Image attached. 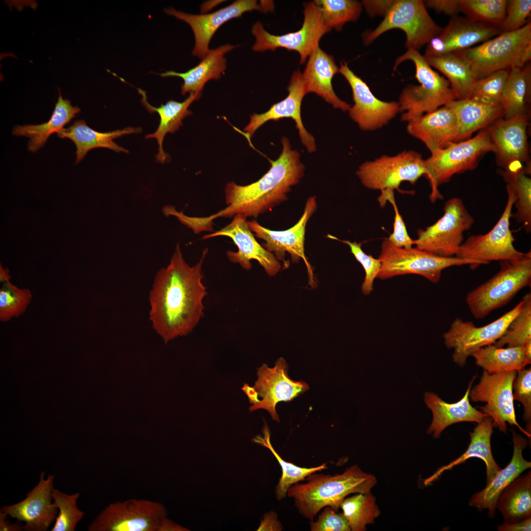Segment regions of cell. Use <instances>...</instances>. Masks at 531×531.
I'll list each match as a JSON object with an SVG mask.
<instances>
[{
  "label": "cell",
  "mask_w": 531,
  "mask_h": 531,
  "mask_svg": "<svg viewBox=\"0 0 531 531\" xmlns=\"http://www.w3.org/2000/svg\"><path fill=\"white\" fill-rule=\"evenodd\" d=\"M207 252L191 266L183 259L178 243L169 265L156 273L149 293V320L165 343L188 334L204 315L207 294L202 282V266Z\"/></svg>",
  "instance_id": "obj_1"
},
{
  "label": "cell",
  "mask_w": 531,
  "mask_h": 531,
  "mask_svg": "<svg viewBox=\"0 0 531 531\" xmlns=\"http://www.w3.org/2000/svg\"><path fill=\"white\" fill-rule=\"evenodd\" d=\"M282 150L278 158L269 160V170L257 181L246 185L234 182L227 184L225 189L227 206L206 217H189L188 228L194 233L213 230V221L217 218H231L237 214L255 218L271 210L287 200L293 186L303 177L304 166L300 153L292 148L288 139L281 140Z\"/></svg>",
  "instance_id": "obj_2"
},
{
  "label": "cell",
  "mask_w": 531,
  "mask_h": 531,
  "mask_svg": "<svg viewBox=\"0 0 531 531\" xmlns=\"http://www.w3.org/2000/svg\"><path fill=\"white\" fill-rule=\"evenodd\" d=\"M316 472L306 477V483L292 485L287 494L293 499L299 513L311 521L326 506L338 511L348 495L370 492L377 483L375 476L357 465L333 475Z\"/></svg>",
  "instance_id": "obj_3"
},
{
  "label": "cell",
  "mask_w": 531,
  "mask_h": 531,
  "mask_svg": "<svg viewBox=\"0 0 531 531\" xmlns=\"http://www.w3.org/2000/svg\"><path fill=\"white\" fill-rule=\"evenodd\" d=\"M406 60L413 63L418 84L407 85L399 95L398 103L402 121L408 123L456 100L448 81L432 69L418 50L408 49L396 59L394 69Z\"/></svg>",
  "instance_id": "obj_4"
},
{
  "label": "cell",
  "mask_w": 531,
  "mask_h": 531,
  "mask_svg": "<svg viewBox=\"0 0 531 531\" xmlns=\"http://www.w3.org/2000/svg\"><path fill=\"white\" fill-rule=\"evenodd\" d=\"M455 53L468 62L477 80L500 70L524 67L531 59V23Z\"/></svg>",
  "instance_id": "obj_5"
},
{
  "label": "cell",
  "mask_w": 531,
  "mask_h": 531,
  "mask_svg": "<svg viewBox=\"0 0 531 531\" xmlns=\"http://www.w3.org/2000/svg\"><path fill=\"white\" fill-rule=\"evenodd\" d=\"M500 270L469 292L466 301L476 319L505 305L523 288L531 285V252L519 259L500 261Z\"/></svg>",
  "instance_id": "obj_6"
},
{
  "label": "cell",
  "mask_w": 531,
  "mask_h": 531,
  "mask_svg": "<svg viewBox=\"0 0 531 531\" xmlns=\"http://www.w3.org/2000/svg\"><path fill=\"white\" fill-rule=\"evenodd\" d=\"M488 152H495L488 127L474 137L452 143L442 149L431 152L425 159V177L431 188L430 201L434 203L442 199L438 190L441 184L449 181L455 174L473 169L478 160Z\"/></svg>",
  "instance_id": "obj_7"
},
{
  "label": "cell",
  "mask_w": 531,
  "mask_h": 531,
  "mask_svg": "<svg viewBox=\"0 0 531 531\" xmlns=\"http://www.w3.org/2000/svg\"><path fill=\"white\" fill-rule=\"evenodd\" d=\"M378 259L381 263V268L378 278L385 280L401 275L415 274L434 283L439 282L442 271L446 268L469 265L474 268L484 265L478 261L457 256H438L416 247H398L388 238L383 241Z\"/></svg>",
  "instance_id": "obj_8"
},
{
  "label": "cell",
  "mask_w": 531,
  "mask_h": 531,
  "mask_svg": "<svg viewBox=\"0 0 531 531\" xmlns=\"http://www.w3.org/2000/svg\"><path fill=\"white\" fill-rule=\"evenodd\" d=\"M398 29L406 36V47L418 50L441 33V28L429 14L421 0H396L382 22L363 35L369 45L385 32Z\"/></svg>",
  "instance_id": "obj_9"
},
{
  "label": "cell",
  "mask_w": 531,
  "mask_h": 531,
  "mask_svg": "<svg viewBox=\"0 0 531 531\" xmlns=\"http://www.w3.org/2000/svg\"><path fill=\"white\" fill-rule=\"evenodd\" d=\"M443 210V215L435 223L418 230L414 245L438 256H456L464 242L465 232L472 228L474 220L458 197L448 199Z\"/></svg>",
  "instance_id": "obj_10"
},
{
  "label": "cell",
  "mask_w": 531,
  "mask_h": 531,
  "mask_svg": "<svg viewBox=\"0 0 531 531\" xmlns=\"http://www.w3.org/2000/svg\"><path fill=\"white\" fill-rule=\"evenodd\" d=\"M426 173L425 159L418 152L405 150L393 156L383 155L361 164L356 172L362 185L381 191L399 189L402 182L414 184Z\"/></svg>",
  "instance_id": "obj_11"
},
{
  "label": "cell",
  "mask_w": 531,
  "mask_h": 531,
  "mask_svg": "<svg viewBox=\"0 0 531 531\" xmlns=\"http://www.w3.org/2000/svg\"><path fill=\"white\" fill-rule=\"evenodd\" d=\"M506 191L508 199L506 206L495 226L484 235L468 237L456 256L478 261L486 265L491 261L517 259L525 255V253L515 248V239L510 229V219L516 195L508 184L506 185Z\"/></svg>",
  "instance_id": "obj_12"
},
{
  "label": "cell",
  "mask_w": 531,
  "mask_h": 531,
  "mask_svg": "<svg viewBox=\"0 0 531 531\" xmlns=\"http://www.w3.org/2000/svg\"><path fill=\"white\" fill-rule=\"evenodd\" d=\"M517 371L489 373L484 370L480 381L469 392L471 401L484 402L480 411L493 420L494 427L503 432L507 430L506 422L517 426L528 438L531 435L518 423L513 397V384Z\"/></svg>",
  "instance_id": "obj_13"
},
{
  "label": "cell",
  "mask_w": 531,
  "mask_h": 531,
  "mask_svg": "<svg viewBox=\"0 0 531 531\" xmlns=\"http://www.w3.org/2000/svg\"><path fill=\"white\" fill-rule=\"evenodd\" d=\"M329 31L317 5L314 1H309L304 3L303 23L296 31L273 35L266 31L260 22L255 23L251 30L256 39L252 49L259 52L283 48L295 51L300 55V63L303 64L319 46L322 36Z\"/></svg>",
  "instance_id": "obj_14"
},
{
  "label": "cell",
  "mask_w": 531,
  "mask_h": 531,
  "mask_svg": "<svg viewBox=\"0 0 531 531\" xmlns=\"http://www.w3.org/2000/svg\"><path fill=\"white\" fill-rule=\"evenodd\" d=\"M160 502L130 499L110 503L88 525L89 531H157L167 516Z\"/></svg>",
  "instance_id": "obj_15"
},
{
  "label": "cell",
  "mask_w": 531,
  "mask_h": 531,
  "mask_svg": "<svg viewBox=\"0 0 531 531\" xmlns=\"http://www.w3.org/2000/svg\"><path fill=\"white\" fill-rule=\"evenodd\" d=\"M524 300L513 309L487 325L476 326L471 321L456 318L443 334L444 344L453 350V361L460 367L466 365L467 358L479 349L494 343L504 333L508 325L521 310Z\"/></svg>",
  "instance_id": "obj_16"
},
{
  "label": "cell",
  "mask_w": 531,
  "mask_h": 531,
  "mask_svg": "<svg viewBox=\"0 0 531 531\" xmlns=\"http://www.w3.org/2000/svg\"><path fill=\"white\" fill-rule=\"evenodd\" d=\"M529 114L501 118L488 127L498 164L504 171L530 174L527 130Z\"/></svg>",
  "instance_id": "obj_17"
},
{
  "label": "cell",
  "mask_w": 531,
  "mask_h": 531,
  "mask_svg": "<svg viewBox=\"0 0 531 531\" xmlns=\"http://www.w3.org/2000/svg\"><path fill=\"white\" fill-rule=\"evenodd\" d=\"M272 1L238 0L232 4L209 14H192L177 11L173 7L165 8L168 15L187 23L191 27L195 37L194 56L203 59L209 51L208 45L213 35L224 23L235 18L240 17L247 11L253 10L266 12L273 9Z\"/></svg>",
  "instance_id": "obj_18"
},
{
  "label": "cell",
  "mask_w": 531,
  "mask_h": 531,
  "mask_svg": "<svg viewBox=\"0 0 531 531\" xmlns=\"http://www.w3.org/2000/svg\"><path fill=\"white\" fill-rule=\"evenodd\" d=\"M315 196L310 197L306 201L303 213L298 222L291 228L283 231H274L266 228L256 220L247 221L248 225L259 238L265 243L263 246L272 253L276 259L285 261L286 253L290 254L293 262H298L302 259L307 267L309 284L316 285L312 267L305 257L304 240L306 226L310 218L317 209Z\"/></svg>",
  "instance_id": "obj_19"
},
{
  "label": "cell",
  "mask_w": 531,
  "mask_h": 531,
  "mask_svg": "<svg viewBox=\"0 0 531 531\" xmlns=\"http://www.w3.org/2000/svg\"><path fill=\"white\" fill-rule=\"evenodd\" d=\"M339 73L348 81L352 90L354 104L348 111L349 116L361 130L371 131L381 128L400 113L398 102L384 101L377 98L367 84L354 74L346 62H341Z\"/></svg>",
  "instance_id": "obj_20"
},
{
  "label": "cell",
  "mask_w": 531,
  "mask_h": 531,
  "mask_svg": "<svg viewBox=\"0 0 531 531\" xmlns=\"http://www.w3.org/2000/svg\"><path fill=\"white\" fill-rule=\"evenodd\" d=\"M257 375L258 379L253 387L258 399H261L258 404L250 407L249 411L265 410L277 422L280 420L276 411L277 404L282 401H291L309 389L304 382L295 381L290 378L288 365L282 357L277 360L272 368L263 364L258 369Z\"/></svg>",
  "instance_id": "obj_21"
},
{
  "label": "cell",
  "mask_w": 531,
  "mask_h": 531,
  "mask_svg": "<svg viewBox=\"0 0 531 531\" xmlns=\"http://www.w3.org/2000/svg\"><path fill=\"white\" fill-rule=\"evenodd\" d=\"M501 33L500 26L467 17H452L441 33L427 44L424 57L440 56L467 49Z\"/></svg>",
  "instance_id": "obj_22"
},
{
  "label": "cell",
  "mask_w": 531,
  "mask_h": 531,
  "mask_svg": "<svg viewBox=\"0 0 531 531\" xmlns=\"http://www.w3.org/2000/svg\"><path fill=\"white\" fill-rule=\"evenodd\" d=\"M42 472L37 485L23 501L14 504L4 505L0 511L8 516L23 522L26 531H46L58 514V508L52 503L54 474H48L45 479Z\"/></svg>",
  "instance_id": "obj_23"
},
{
  "label": "cell",
  "mask_w": 531,
  "mask_h": 531,
  "mask_svg": "<svg viewBox=\"0 0 531 531\" xmlns=\"http://www.w3.org/2000/svg\"><path fill=\"white\" fill-rule=\"evenodd\" d=\"M230 223L219 231L203 236L206 239L217 236L230 237L237 246V252L227 251V256L231 262L238 264L243 268H252L250 261H257L264 268L266 273L273 276L276 275L281 265L274 255L260 245L255 238L246 221V217L241 214L233 217Z\"/></svg>",
  "instance_id": "obj_24"
},
{
  "label": "cell",
  "mask_w": 531,
  "mask_h": 531,
  "mask_svg": "<svg viewBox=\"0 0 531 531\" xmlns=\"http://www.w3.org/2000/svg\"><path fill=\"white\" fill-rule=\"evenodd\" d=\"M288 95L281 101L274 104L266 112L253 114L249 123L244 127L248 137L251 138L256 131L266 122L277 121L283 118H291L295 123L301 143L309 152L316 149L314 137L305 129L301 116V106L303 98L307 94L302 73L295 71L288 86Z\"/></svg>",
  "instance_id": "obj_25"
},
{
  "label": "cell",
  "mask_w": 531,
  "mask_h": 531,
  "mask_svg": "<svg viewBox=\"0 0 531 531\" xmlns=\"http://www.w3.org/2000/svg\"><path fill=\"white\" fill-rule=\"evenodd\" d=\"M407 130L431 153L456 142L457 136L455 116L446 105L408 122Z\"/></svg>",
  "instance_id": "obj_26"
},
{
  "label": "cell",
  "mask_w": 531,
  "mask_h": 531,
  "mask_svg": "<svg viewBox=\"0 0 531 531\" xmlns=\"http://www.w3.org/2000/svg\"><path fill=\"white\" fill-rule=\"evenodd\" d=\"M513 453L509 463L497 473L491 482L471 498L469 504L479 509H487L491 518L495 517L496 502L501 492L524 471L531 467V462L523 456V451L528 443L526 438L511 430Z\"/></svg>",
  "instance_id": "obj_27"
},
{
  "label": "cell",
  "mask_w": 531,
  "mask_h": 531,
  "mask_svg": "<svg viewBox=\"0 0 531 531\" xmlns=\"http://www.w3.org/2000/svg\"><path fill=\"white\" fill-rule=\"evenodd\" d=\"M339 73L334 57L318 46L308 57L302 74L307 93H315L334 108L348 111L351 105L340 99L335 94L332 80Z\"/></svg>",
  "instance_id": "obj_28"
},
{
  "label": "cell",
  "mask_w": 531,
  "mask_h": 531,
  "mask_svg": "<svg viewBox=\"0 0 531 531\" xmlns=\"http://www.w3.org/2000/svg\"><path fill=\"white\" fill-rule=\"evenodd\" d=\"M475 377L470 382L464 396L453 403L445 402L436 394L427 392L424 394V402L433 414L431 424L427 429L428 434L438 438L448 426L461 422L479 423L487 416L480 411L473 407L470 403L469 392Z\"/></svg>",
  "instance_id": "obj_29"
},
{
  "label": "cell",
  "mask_w": 531,
  "mask_h": 531,
  "mask_svg": "<svg viewBox=\"0 0 531 531\" xmlns=\"http://www.w3.org/2000/svg\"><path fill=\"white\" fill-rule=\"evenodd\" d=\"M140 127H127L106 132H100L88 126L84 120H77L72 124L64 128L57 133L60 138H68L76 148L75 164L85 157L88 152L96 148H106L117 152L128 153L129 151L114 141L123 135L140 133Z\"/></svg>",
  "instance_id": "obj_30"
},
{
  "label": "cell",
  "mask_w": 531,
  "mask_h": 531,
  "mask_svg": "<svg viewBox=\"0 0 531 531\" xmlns=\"http://www.w3.org/2000/svg\"><path fill=\"white\" fill-rule=\"evenodd\" d=\"M142 96L141 102L150 113H157L160 117V122L156 130L146 136V139H155L158 145V152L156 155V161L164 163L170 160V156L165 152L163 148V142L165 135L173 133L177 130L182 124V120L192 114L188 109L194 101L199 99L202 92L190 93L189 96L182 102L169 100L165 104L156 107L148 101L146 92L141 88L138 89Z\"/></svg>",
  "instance_id": "obj_31"
},
{
  "label": "cell",
  "mask_w": 531,
  "mask_h": 531,
  "mask_svg": "<svg viewBox=\"0 0 531 531\" xmlns=\"http://www.w3.org/2000/svg\"><path fill=\"white\" fill-rule=\"evenodd\" d=\"M457 122L456 142L468 139L475 132L486 128L503 117L500 105L482 103L472 99L454 100L446 104Z\"/></svg>",
  "instance_id": "obj_32"
},
{
  "label": "cell",
  "mask_w": 531,
  "mask_h": 531,
  "mask_svg": "<svg viewBox=\"0 0 531 531\" xmlns=\"http://www.w3.org/2000/svg\"><path fill=\"white\" fill-rule=\"evenodd\" d=\"M59 90V96L48 121L36 125H17L13 128V135L29 138L28 149L30 152H36L42 148L52 134L64 128L81 112L80 108L73 106L69 99H63Z\"/></svg>",
  "instance_id": "obj_33"
},
{
  "label": "cell",
  "mask_w": 531,
  "mask_h": 531,
  "mask_svg": "<svg viewBox=\"0 0 531 531\" xmlns=\"http://www.w3.org/2000/svg\"><path fill=\"white\" fill-rule=\"evenodd\" d=\"M493 427L492 419L489 416H486L482 422L477 423L473 431L470 433V443L466 451L456 460L441 467L425 480L424 484L426 485L429 484L444 471L451 470L472 457L480 458L485 463L486 485L489 484L501 470L494 460L491 451V438Z\"/></svg>",
  "instance_id": "obj_34"
},
{
  "label": "cell",
  "mask_w": 531,
  "mask_h": 531,
  "mask_svg": "<svg viewBox=\"0 0 531 531\" xmlns=\"http://www.w3.org/2000/svg\"><path fill=\"white\" fill-rule=\"evenodd\" d=\"M235 45L227 44L214 49L209 50L202 61L195 67L183 73L168 71L162 73V77H178L182 79L181 92H201L205 84L209 80L219 79L226 67L224 55L236 48Z\"/></svg>",
  "instance_id": "obj_35"
},
{
  "label": "cell",
  "mask_w": 531,
  "mask_h": 531,
  "mask_svg": "<svg viewBox=\"0 0 531 531\" xmlns=\"http://www.w3.org/2000/svg\"><path fill=\"white\" fill-rule=\"evenodd\" d=\"M496 508L504 522L513 523L531 517V473L519 475L500 493Z\"/></svg>",
  "instance_id": "obj_36"
},
{
  "label": "cell",
  "mask_w": 531,
  "mask_h": 531,
  "mask_svg": "<svg viewBox=\"0 0 531 531\" xmlns=\"http://www.w3.org/2000/svg\"><path fill=\"white\" fill-rule=\"evenodd\" d=\"M425 58L432 67L437 69L445 76L454 93L456 100L471 98L477 80L467 61L456 53Z\"/></svg>",
  "instance_id": "obj_37"
},
{
  "label": "cell",
  "mask_w": 531,
  "mask_h": 531,
  "mask_svg": "<svg viewBox=\"0 0 531 531\" xmlns=\"http://www.w3.org/2000/svg\"><path fill=\"white\" fill-rule=\"evenodd\" d=\"M531 86L530 65L513 67L509 73L503 88L501 97L504 118H508L528 112Z\"/></svg>",
  "instance_id": "obj_38"
},
{
  "label": "cell",
  "mask_w": 531,
  "mask_h": 531,
  "mask_svg": "<svg viewBox=\"0 0 531 531\" xmlns=\"http://www.w3.org/2000/svg\"><path fill=\"white\" fill-rule=\"evenodd\" d=\"M471 356L478 366L489 373L517 372L531 362L526 355L524 345L503 348L490 345L479 349Z\"/></svg>",
  "instance_id": "obj_39"
},
{
  "label": "cell",
  "mask_w": 531,
  "mask_h": 531,
  "mask_svg": "<svg viewBox=\"0 0 531 531\" xmlns=\"http://www.w3.org/2000/svg\"><path fill=\"white\" fill-rule=\"evenodd\" d=\"M262 433L263 436L258 435L253 439L252 441L268 448L275 456L281 467L282 475L275 487V491L278 500L280 501L286 497L289 488L293 484L305 480L306 477L312 473L327 469L325 463L315 467L303 468L286 461L273 447L270 442V431L266 422L263 426Z\"/></svg>",
  "instance_id": "obj_40"
},
{
  "label": "cell",
  "mask_w": 531,
  "mask_h": 531,
  "mask_svg": "<svg viewBox=\"0 0 531 531\" xmlns=\"http://www.w3.org/2000/svg\"><path fill=\"white\" fill-rule=\"evenodd\" d=\"M340 507L352 531H365L366 526L374 523L381 513L371 492L346 498Z\"/></svg>",
  "instance_id": "obj_41"
},
{
  "label": "cell",
  "mask_w": 531,
  "mask_h": 531,
  "mask_svg": "<svg viewBox=\"0 0 531 531\" xmlns=\"http://www.w3.org/2000/svg\"><path fill=\"white\" fill-rule=\"evenodd\" d=\"M323 21L331 30H341L345 24L357 20L362 11L361 2L353 0H316Z\"/></svg>",
  "instance_id": "obj_42"
},
{
  "label": "cell",
  "mask_w": 531,
  "mask_h": 531,
  "mask_svg": "<svg viewBox=\"0 0 531 531\" xmlns=\"http://www.w3.org/2000/svg\"><path fill=\"white\" fill-rule=\"evenodd\" d=\"M499 173L514 190L517 209L513 215L517 222L523 223L526 232L531 231V179L523 171L509 172L501 170Z\"/></svg>",
  "instance_id": "obj_43"
},
{
  "label": "cell",
  "mask_w": 531,
  "mask_h": 531,
  "mask_svg": "<svg viewBox=\"0 0 531 531\" xmlns=\"http://www.w3.org/2000/svg\"><path fill=\"white\" fill-rule=\"evenodd\" d=\"M523 307L508 325L503 335L494 345L498 348L524 346L531 340V294L528 293L522 298Z\"/></svg>",
  "instance_id": "obj_44"
},
{
  "label": "cell",
  "mask_w": 531,
  "mask_h": 531,
  "mask_svg": "<svg viewBox=\"0 0 531 531\" xmlns=\"http://www.w3.org/2000/svg\"><path fill=\"white\" fill-rule=\"evenodd\" d=\"M506 0H460V11L474 21L500 26L506 12Z\"/></svg>",
  "instance_id": "obj_45"
},
{
  "label": "cell",
  "mask_w": 531,
  "mask_h": 531,
  "mask_svg": "<svg viewBox=\"0 0 531 531\" xmlns=\"http://www.w3.org/2000/svg\"><path fill=\"white\" fill-rule=\"evenodd\" d=\"M79 493L68 495L54 488L52 498L59 511L51 531H74L85 513L77 505Z\"/></svg>",
  "instance_id": "obj_46"
},
{
  "label": "cell",
  "mask_w": 531,
  "mask_h": 531,
  "mask_svg": "<svg viewBox=\"0 0 531 531\" xmlns=\"http://www.w3.org/2000/svg\"><path fill=\"white\" fill-rule=\"evenodd\" d=\"M32 298L30 291L19 289L9 281L3 283L0 290V320L7 322L22 315Z\"/></svg>",
  "instance_id": "obj_47"
},
{
  "label": "cell",
  "mask_w": 531,
  "mask_h": 531,
  "mask_svg": "<svg viewBox=\"0 0 531 531\" xmlns=\"http://www.w3.org/2000/svg\"><path fill=\"white\" fill-rule=\"evenodd\" d=\"M509 69L502 70L476 81L470 99L501 105V97Z\"/></svg>",
  "instance_id": "obj_48"
},
{
  "label": "cell",
  "mask_w": 531,
  "mask_h": 531,
  "mask_svg": "<svg viewBox=\"0 0 531 531\" xmlns=\"http://www.w3.org/2000/svg\"><path fill=\"white\" fill-rule=\"evenodd\" d=\"M329 236L340 241L350 247L351 253L361 265L365 273V278L361 285V291L364 295H370L373 290L374 280L377 278L381 270V263L380 260L365 253L361 248V243L352 242L348 240H341L331 236Z\"/></svg>",
  "instance_id": "obj_49"
},
{
  "label": "cell",
  "mask_w": 531,
  "mask_h": 531,
  "mask_svg": "<svg viewBox=\"0 0 531 531\" xmlns=\"http://www.w3.org/2000/svg\"><path fill=\"white\" fill-rule=\"evenodd\" d=\"M381 207L385 206L386 201L393 206L395 212L393 230L387 238L395 245L400 247L411 248L414 245V239L409 235L405 224L400 214L394 196V190L387 189L381 191L378 198Z\"/></svg>",
  "instance_id": "obj_50"
},
{
  "label": "cell",
  "mask_w": 531,
  "mask_h": 531,
  "mask_svg": "<svg viewBox=\"0 0 531 531\" xmlns=\"http://www.w3.org/2000/svg\"><path fill=\"white\" fill-rule=\"evenodd\" d=\"M531 0H507L505 18L500 26L502 32L516 30L529 22Z\"/></svg>",
  "instance_id": "obj_51"
},
{
  "label": "cell",
  "mask_w": 531,
  "mask_h": 531,
  "mask_svg": "<svg viewBox=\"0 0 531 531\" xmlns=\"http://www.w3.org/2000/svg\"><path fill=\"white\" fill-rule=\"evenodd\" d=\"M517 372L513 384V399L521 402L524 407L523 419L527 423L526 431L531 434V369H523Z\"/></svg>",
  "instance_id": "obj_52"
},
{
  "label": "cell",
  "mask_w": 531,
  "mask_h": 531,
  "mask_svg": "<svg viewBox=\"0 0 531 531\" xmlns=\"http://www.w3.org/2000/svg\"><path fill=\"white\" fill-rule=\"evenodd\" d=\"M311 531H350L349 523L343 513H337L329 506L324 507L317 520L310 522Z\"/></svg>",
  "instance_id": "obj_53"
},
{
  "label": "cell",
  "mask_w": 531,
  "mask_h": 531,
  "mask_svg": "<svg viewBox=\"0 0 531 531\" xmlns=\"http://www.w3.org/2000/svg\"><path fill=\"white\" fill-rule=\"evenodd\" d=\"M426 7L437 12L454 17L460 11V0H428L424 1Z\"/></svg>",
  "instance_id": "obj_54"
},
{
  "label": "cell",
  "mask_w": 531,
  "mask_h": 531,
  "mask_svg": "<svg viewBox=\"0 0 531 531\" xmlns=\"http://www.w3.org/2000/svg\"><path fill=\"white\" fill-rule=\"evenodd\" d=\"M395 0H364L362 1L361 4L370 17H384L394 4Z\"/></svg>",
  "instance_id": "obj_55"
},
{
  "label": "cell",
  "mask_w": 531,
  "mask_h": 531,
  "mask_svg": "<svg viewBox=\"0 0 531 531\" xmlns=\"http://www.w3.org/2000/svg\"><path fill=\"white\" fill-rule=\"evenodd\" d=\"M277 514L273 511L267 513L264 516L257 531H282L283 528L280 522L277 521Z\"/></svg>",
  "instance_id": "obj_56"
},
{
  "label": "cell",
  "mask_w": 531,
  "mask_h": 531,
  "mask_svg": "<svg viewBox=\"0 0 531 531\" xmlns=\"http://www.w3.org/2000/svg\"><path fill=\"white\" fill-rule=\"evenodd\" d=\"M499 531H530L531 517L525 520L513 523L504 522L497 527Z\"/></svg>",
  "instance_id": "obj_57"
},
{
  "label": "cell",
  "mask_w": 531,
  "mask_h": 531,
  "mask_svg": "<svg viewBox=\"0 0 531 531\" xmlns=\"http://www.w3.org/2000/svg\"><path fill=\"white\" fill-rule=\"evenodd\" d=\"M8 516L4 513L0 511V531H21L23 530V526L20 522L17 521L14 524H11L6 520Z\"/></svg>",
  "instance_id": "obj_58"
},
{
  "label": "cell",
  "mask_w": 531,
  "mask_h": 531,
  "mask_svg": "<svg viewBox=\"0 0 531 531\" xmlns=\"http://www.w3.org/2000/svg\"><path fill=\"white\" fill-rule=\"evenodd\" d=\"M188 531L181 526L171 521L168 517H164L160 522L157 531Z\"/></svg>",
  "instance_id": "obj_59"
},
{
  "label": "cell",
  "mask_w": 531,
  "mask_h": 531,
  "mask_svg": "<svg viewBox=\"0 0 531 531\" xmlns=\"http://www.w3.org/2000/svg\"><path fill=\"white\" fill-rule=\"evenodd\" d=\"M241 389L246 394L250 404H257L259 402L258 395L254 389L253 386H250L247 384H244Z\"/></svg>",
  "instance_id": "obj_60"
},
{
  "label": "cell",
  "mask_w": 531,
  "mask_h": 531,
  "mask_svg": "<svg viewBox=\"0 0 531 531\" xmlns=\"http://www.w3.org/2000/svg\"><path fill=\"white\" fill-rule=\"evenodd\" d=\"M10 277L9 275V271L6 269H4L0 265V280L1 282H5L9 281V280Z\"/></svg>",
  "instance_id": "obj_61"
}]
</instances>
